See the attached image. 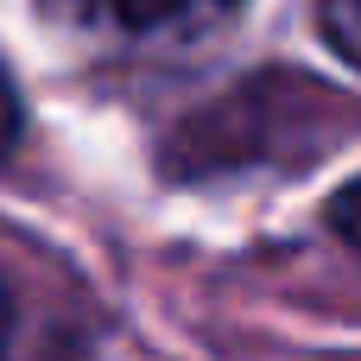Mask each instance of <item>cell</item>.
<instances>
[{
  "label": "cell",
  "mask_w": 361,
  "mask_h": 361,
  "mask_svg": "<svg viewBox=\"0 0 361 361\" xmlns=\"http://www.w3.org/2000/svg\"><path fill=\"white\" fill-rule=\"evenodd\" d=\"M241 0H44L51 19L76 32H108V38H159L184 44L209 25H222Z\"/></svg>",
  "instance_id": "1"
},
{
  "label": "cell",
  "mask_w": 361,
  "mask_h": 361,
  "mask_svg": "<svg viewBox=\"0 0 361 361\" xmlns=\"http://www.w3.org/2000/svg\"><path fill=\"white\" fill-rule=\"evenodd\" d=\"M317 25H324L330 51L361 70V0H317Z\"/></svg>",
  "instance_id": "2"
},
{
  "label": "cell",
  "mask_w": 361,
  "mask_h": 361,
  "mask_svg": "<svg viewBox=\"0 0 361 361\" xmlns=\"http://www.w3.org/2000/svg\"><path fill=\"white\" fill-rule=\"evenodd\" d=\"M0 343H6V292H0Z\"/></svg>",
  "instance_id": "5"
},
{
  "label": "cell",
  "mask_w": 361,
  "mask_h": 361,
  "mask_svg": "<svg viewBox=\"0 0 361 361\" xmlns=\"http://www.w3.org/2000/svg\"><path fill=\"white\" fill-rule=\"evenodd\" d=\"M13 140H19V95H13V82L0 76V159L13 152Z\"/></svg>",
  "instance_id": "4"
},
{
  "label": "cell",
  "mask_w": 361,
  "mask_h": 361,
  "mask_svg": "<svg viewBox=\"0 0 361 361\" xmlns=\"http://www.w3.org/2000/svg\"><path fill=\"white\" fill-rule=\"evenodd\" d=\"M330 228L361 254V178H355V184H343V190L330 197Z\"/></svg>",
  "instance_id": "3"
}]
</instances>
